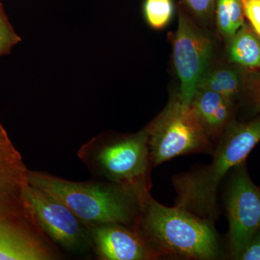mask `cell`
<instances>
[{
    "label": "cell",
    "mask_w": 260,
    "mask_h": 260,
    "mask_svg": "<svg viewBox=\"0 0 260 260\" xmlns=\"http://www.w3.org/2000/svg\"><path fill=\"white\" fill-rule=\"evenodd\" d=\"M136 227L158 257L210 260L220 257V244L213 222L179 207L154 199L150 189L139 193Z\"/></svg>",
    "instance_id": "cell-3"
},
{
    "label": "cell",
    "mask_w": 260,
    "mask_h": 260,
    "mask_svg": "<svg viewBox=\"0 0 260 260\" xmlns=\"http://www.w3.org/2000/svg\"><path fill=\"white\" fill-rule=\"evenodd\" d=\"M1 5H2V3H0V6H1Z\"/></svg>",
    "instance_id": "cell-22"
},
{
    "label": "cell",
    "mask_w": 260,
    "mask_h": 260,
    "mask_svg": "<svg viewBox=\"0 0 260 260\" xmlns=\"http://www.w3.org/2000/svg\"><path fill=\"white\" fill-rule=\"evenodd\" d=\"M77 155L94 179L150 189V161L146 126L134 134L105 132L84 143Z\"/></svg>",
    "instance_id": "cell-5"
},
{
    "label": "cell",
    "mask_w": 260,
    "mask_h": 260,
    "mask_svg": "<svg viewBox=\"0 0 260 260\" xmlns=\"http://www.w3.org/2000/svg\"><path fill=\"white\" fill-rule=\"evenodd\" d=\"M229 60L248 73L260 70V37L251 25L244 23L232 37Z\"/></svg>",
    "instance_id": "cell-12"
},
{
    "label": "cell",
    "mask_w": 260,
    "mask_h": 260,
    "mask_svg": "<svg viewBox=\"0 0 260 260\" xmlns=\"http://www.w3.org/2000/svg\"><path fill=\"white\" fill-rule=\"evenodd\" d=\"M29 169L0 122V260H56L60 249L38 223L26 196Z\"/></svg>",
    "instance_id": "cell-1"
},
{
    "label": "cell",
    "mask_w": 260,
    "mask_h": 260,
    "mask_svg": "<svg viewBox=\"0 0 260 260\" xmlns=\"http://www.w3.org/2000/svg\"><path fill=\"white\" fill-rule=\"evenodd\" d=\"M216 15L217 23L220 32L225 37H232V25L225 0H217Z\"/></svg>",
    "instance_id": "cell-18"
},
{
    "label": "cell",
    "mask_w": 260,
    "mask_h": 260,
    "mask_svg": "<svg viewBox=\"0 0 260 260\" xmlns=\"http://www.w3.org/2000/svg\"><path fill=\"white\" fill-rule=\"evenodd\" d=\"M244 15L260 37V0H242Z\"/></svg>",
    "instance_id": "cell-20"
},
{
    "label": "cell",
    "mask_w": 260,
    "mask_h": 260,
    "mask_svg": "<svg viewBox=\"0 0 260 260\" xmlns=\"http://www.w3.org/2000/svg\"><path fill=\"white\" fill-rule=\"evenodd\" d=\"M225 208L229 220L228 251L233 259H239L251 238L260 229V188L249 177L246 162L229 173Z\"/></svg>",
    "instance_id": "cell-8"
},
{
    "label": "cell",
    "mask_w": 260,
    "mask_h": 260,
    "mask_svg": "<svg viewBox=\"0 0 260 260\" xmlns=\"http://www.w3.org/2000/svg\"><path fill=\"white\" fill-rule=\"evenodd\" d=\"M173 3L172 0H145L144 15L147 23L154 29H161L172 19Z\"/></svg>",
    "instance_id": "cell-14"
},
{
    "label": "cell",
    "mask_w": 260,
    "mask_h": 260,
    "mask_svg": "<svg viewBox=\"0 0 260 260\" xmlns=\"http://www.w3.org/2000/svg\"><path fill=\"white\" fill-rule=\"evenodd\" d=\"M150 161L154 167L179 155L210 151L211 140L202 127L190 103L180 95L146 126Z\"/></svg>",
    "instance_id": "cell-6"
},
{
    "label": "cell",
    "mask_w": 260,
    "mask_h": 260,
    "mask_svg": "<svg viewBox=\"0 0 260 260\" xmlns=\"http://www.w3.org/2000/svg\"><path fill=\"white\" fill-rule=\"evenodd\" d=\"M245 93L249 95L254 110L260 114V70L248 73Z\"/></svg>",
    "instance_id": "cell-16"
},
{
    "label": "cell",
    "mask_w": 260,
    "mask_h": 260,
    "mask_svg": "<svg viewBox=\"0 0 260 260\" xmlns=\"http://www.w3.org/2000/svg\"><path fill=\"white\" fill-rule=\"evenodd\" d=\"M26 196L39 225L58 247L76 255L93 251L90 229L62 202L29 183Z\"/></svg>",
    "instance_id": "cell-7"
},
{
    "label": "cell",
    "mask_w": 260,
    "mask_h": 260,
    "mask_svg": "<svg viewBox=\"0 0 260 260\" xmlns=\"http://www.w3.org/2000/svg\"><path fill=\"white\" fill-rule=\"evenodd\" d=\"M28 181L62 202L87 226L119 223L135 226L140 213L139 192L133 188L94 179L68 180L28 170Z\"/></svg>",
    "instance_id": "cell-4"
},
{
    "label": "cell",
    "mask_w": 260,
    "mask_h": 260,
    "mask_svg": "<svg viewBox=\"0 0 260 260\" xmlns=\"http://www.w3.org/2000/svg\"><path fill=\"white\" fill-rule=\"evenodd\" d=\"M248 72L239 67L215 70L205 75L198 89L213 90L234 103L246 92Z\"/></svg>",
    "instance_id": "cell-13"
},
{
    "label": "cell",
    "mask_w": 260,
    "mask_h": 260,
    "mask_svg": "<svg viewBox=\"0 0 260 260\" xmlns=\"http://www.w3.org/2000/svg\"><path fill=\"white\" fill-rule=\"evenodd\" d=\"M259 142L260 115L247 122H232L208 165L173 177L176 206L213 223L218 216L219 186L234 167L245 161Z\"/></svg>",
    "instance_id": "cell-2"
},
{
    "label": "cell",
    "mask_w": 260,
    "mask_h": 260,
    "mask_svg": "<svg viewBox=\"0 0 260 260\" xmlns=\"http://www.w3.org/2000/svg\"><path fill=\"white\" fill-rule=\"evenodd\" d=\"M238 260H260V229L251 238Z\"/></svg>",
    "instance_id": "cell-21"
},
{
    "label": "cell",
    "mask_w": 260,
    "mask_h": 260,
    "mask_svg": "<svg viewBox=\"0 0 260 260\" xmlns=\"http://www.w3.org/2000/svg\"><path fill=\"white\" fill-rule=\"evenodd\" d=\"M212 42L184 15L179 17L174 39V66L181 82L180 96L190 103L206 75Z\"/></svg>",
    "instance_id": "cell-9"
},
{
    "label": "cell",
    "mask_w": 260,
    "mask_h": 260,
    "mask_svg": "<svg viewBox=\"0 0 260 260\" xmlns=\"http://www.w3.org/2000/svg\"><path fill=\"white\" fill-rule=\"evenodd\" d=\"M186 6L198 18L206 19L213 13L217 0H184Z\"/></svg>",
    "instance_id": "cell-19"
},
{
    "label": "cell",
    "mask_w": 260,
    "mask_h": 260,
    "mask_svg": "<svg viewBox=\"0 0 260 260\" xmlns=\"http://www.w3.org/2000/svg\"><path fill=\"white\" fill-rule=\"evenodd\" d=\"M88 227L98 259L147 260L158 257L136 226L107 223Z\"/></svg>",
    "instance_id": "cell-10"
},
{
    "label": "cell",
    "mask_w": 260,
    "mask_h": 260,
    "mask_svg": "<svg viewBox=\"0 0 260 260\" xmlns=\"http://www.w3.org/2000/svg\"><path fill=\"white\" fill-rule=\"evenodd\" d=\"M5 13L3 5L0 6V56L7 55L12 49L21 42Z\"/></svg>",
    "instance_id": "cell-15"
},
{
    "label": "cell",
    "mask_w": 260,
    "mask_h": 260,
    "mask_svg": "<svg viewBox=\"0 0 260 260\" xmlns=\"http://www.w3.org/2000/svg\"><path fill=\"white\" fill-rule=\"evenodd\" d=\"M233 35L242 26L244 23V12L242 0H225Z\"/></svg>",
    "instance_id": "cell-17"
},
{
    "label": "cell",
    "mask_w": 260,
    "mask_h": 260,
    "mask_svg": "<svg viewBox=\"0 0 260 260\" xmlns=\"http://www.w3.org/2000/svg\"><path fill=\"white\" fill-rule=\"evenodd\" d=\"M190 105L210 139L223 135L232 124L233 102L216 92L198 89Z\"/></svg>",
    "instance_id": "cell-11"
}]
</instances>
